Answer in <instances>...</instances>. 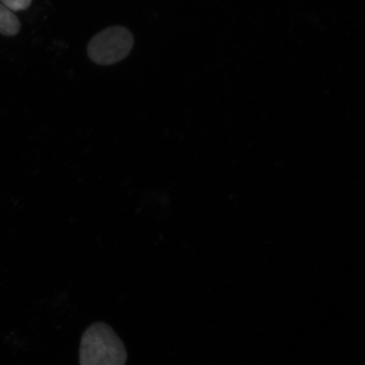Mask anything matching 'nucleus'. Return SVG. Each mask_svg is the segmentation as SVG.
<instances>
[{"instance_id":"obj_3","label":"nucleus","mask_w":365,"mask_h":365,"mask_svg":"<svg viewBox=\"0 0 365 365\" xmlns=\"http://www.w3.org/2000/svg\"><path fill=\"white\" fill-rule=\"evenodd\" d=\"M21 23L13 11L0 4V34L13 36L19 34Z\"/></svg>"},{"instance_id":"obj_2","label":"nucleus","mask_w":365,"mask_h":365,"mask_svg":"<svg viewBox=\"0 0 365 365\" xmlns=\"http://www.w3.org/2000/svg\"><path fill=\"white\" fill-rule=\"evenodd\" d=\"M133 45V35L125 27H108L91 39L88 56L98 65H113L129 56Z\"/></svg>"},{"instance_id":"obj_1","label":"nucleus","mask_w":365,"mask_h":365,"mask_svg":"<svg viewBox=\"0 0 365 365\" xmlns=\"http://www.w3.org/2000/svg\"><path fill=\"white\" fill-rule=\"evenodd\" d=\"M127 359L124 342L106 323L93 324L81 337V365H125Z\"/></svg>"},{"instance_id":"obj_4","label":"nucleus","mask_w":365,"mask_h":365,"mask_svg":"<svg viewBox=\"0 0 365 365\" xmlns=\"http://www.w3.org/2000/svg\"><path fill=\"white\" fill-rule=\"evenodd\" d=\"M33 0H0L3 6L13 12L26 10Z\"/></svg>"}]
</instances>
